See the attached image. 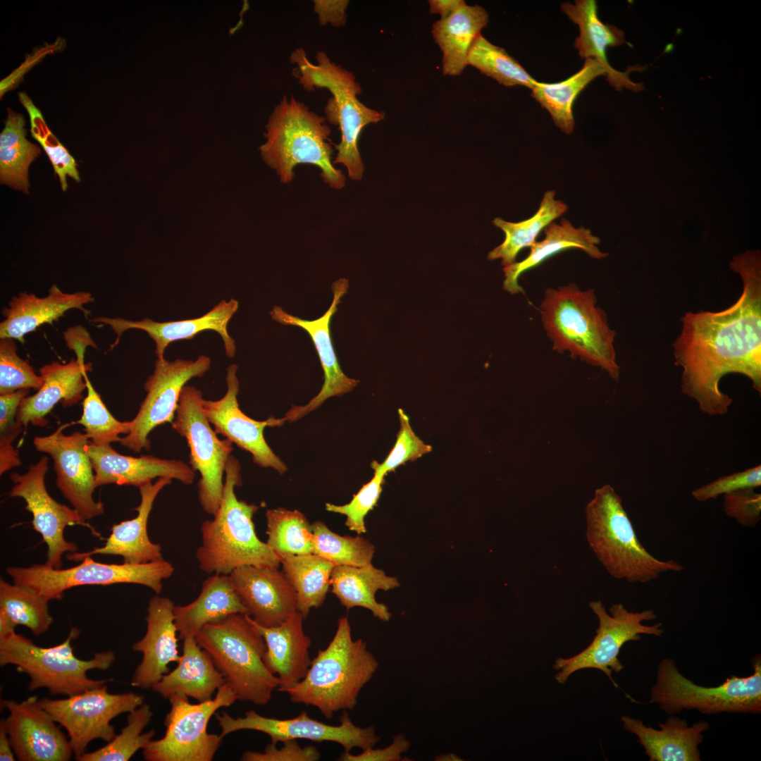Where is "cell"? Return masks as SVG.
<instances>
[{"label":"cell","mask_w":761,"mask_h":761,"mask_svg":"<svg viewBox=\"0 0 761 761\" xmlns=\"http://www.w3.org/2000/svg\"><path fill=\"white\" fill-rule=\"evenodd\" d=\"M94 301L89 292L67 293L56 285L49 290V294L39 297L32 293L19 292L11 298L2 314L5 317L0 323V339L12 338L24 342V337L44 323L52 324L68 310L78 309L85 316L89 311L85 305Z\"/></svg>","instance_id":"30"},{"label":"cell","mask_w":761,"mask_h":761,"mask_svg":"<svg viewBox=\"0 0 761 761\" xmlns=\"http://www.w3.org/2000/svg\"><path fill=\"white\" fill-rule=\"evenodd\" d=\"M175 623L179 638L195 637L206 624L230 614H247L227 574H214L202 583L198 597L185 605H175Z\"/></svg>","instance_id":"36"},{"label":"cell","mask_w":761,"mask_h":761,"mask_svg":"<svg viewBox=\"0 0 761 761\" xmlns=\"http://www.w3.org/2000/svg\"><path fill=\"white\" fill-rule=\"evenodd\" d=\"M15 755L20 761H68L73 751L66 736L36 695L16 702L1 700Z\"/></svg>","instance_id":"21"},{"label":"cell","mask_w":761,"mask_h":761,"mask_svg":"<svg viewBox=\"0 0 761 761\" xmlns=\"http://www.w3.org/2000/svg\"><path fill=\"white\" fill-rule=\"evenodd\" d=\"M283 746L268 743L263 752L246 751L242 761H317L321 758L318 750L313 745L301 746L297 740L283 742Z\"/></svg>","instance_id":"54"},{"label":"cell","mask_w":761,"mask_h":761,"mask_svg":"<svg viewBox=\"0 0 761 761\" xmlns=\"http://www.w3.org/2000/svg\"><path fill=\"white\" fill-rule=\"evenodd\" d=\"M48 469V458L44 456L37 464L30 465L26 473L12 474L13 485L8 495L25 500L26 509L32 515V526L47 546L45 564L61 569L63 555L75 552L78 549L75 543L65 539L66 527L77 524L90 527L74 508L58 502L49 494L45 485Z\"/></svg>","instance_id":"18"},{"label":"cell","mask_w":761,"mask_h":761,"mask_svg":"<svg viewBox=\"0 0 761 761\" xmlns=\"http://www.w3.org/2000/svg\"><path fill=\"white\" fill-rule=\"evenodd\" d=\"M80 633L78 628L72 627L63 643L44 648L13 632L0 639V665H15L18 672L27 674L29 691L45 688L52 695L71 696L113 681L87 676L89 670L109 669L116 656L112 650H106L95 653L89 660L78 658L72 641Z\"/></svg>","instance_id":"9"},{"label":"cell","mask_w":761,"mask_h":761,"mask_svg":"<svg viewBox=\"0 0 761 761\" xmlns=\"http://www.w3.org/2000/svg\"><path fill=\"white\" fill-rule=\"evenodd\" d=\"M87 394L82 402V414L78 423L85 427V434L97 445L119 442V435H128L130 421L117 420L108 410L91 383L87 372L84 374Z\"/></svg>","instance_id":"48"},{"label":"cell","mask_w":761,"mask_h":761,"mask_svg":"<svg viewBox=\"0 0 761 761\" xmlns=\"http://www.w3.org/2000/svg\"><path fill=\"white\" fill-rule=\"evenodd\" d=\"M152 717L150 705L144 703L128 712L125 726L106 745L93 752L85 753L75 759L78 761H128L153 740L154 729L142 733Z\"/></svg>","instance_id":"44"},{"label":"cell","mask_w":761,"mask_h":761,"mask_svg":"<svg viewBox=\"0 0 761 761\" xmlns=\"http://www.w3.org/2000/svg\"><path fill=\"white\" fill-rule=\"evenodd\" d=\"M435 760H443V761H445H445L462 760V759L460 757H459L457 755H454V753L442 754L440 755H438L437 757H435Z\"/></svg>","instance_id":"61"},{"label":"cell","mask_w":761,"mask_h":761,"mask_svg":"<svg viewBox=\"0 0 761 761\" xmlns=\"http://www.w3.org/2000/svg\"><path fill=\"white\" fill-rule=\"evenodd\" d=\"M398 414L400 430L392 449L382 463L373 462L371 464L374 471L384 476L395 471L399 466L409 461H415L432 450L431 446L424 443L414 432L404 411L399 409Z\"/></svg>","instance_id":"50"},{"label":"cell","mask_w":761,"mask_h":761,"mask_svg":"<svg viewBox=\"0 0 761 761\" xmlns=\"http://www.w3.org/2000/svg\"><path fill=\"white\" fill-rule=\"evenodd\" d=\"M18 99L28 113L32 136L41 144L47 154L55 174L59 178L61 188L66 191L68 187V176L78 182L80 180L76 161L49 129L41 111L30 97L25 92H19Z\"/></svg>","instance_id":"47"},{"label":"cell","mask_w":761,"mask_h":761,"mask_svg":"<svg viewBox=\"0 0 761 761\" xmlns=\"http://www.w3.org/2000/svg\"><path fill=\"white\" fill-rule=\"evenodd\" d=\"M607 77L617 87H633L626 73L610 70L600 61L586 58L582 68L564 81L545 83L536 81L531 96L550 114L555 124L565 134L572 133L574 128L573 105L581 92L595 78Z\"/></svg>","instance_id":"33"},{"label":"cell","mask_w":761,"mask_h":761,"mask_svg":"<svg viewBox=\"0 0 761 761\" xmlns=\"http://www.w3.org/2000/svg\"><path fill=\"white\" fill-rule=\"evenodd\" d=\"M182 694L171 695L166 714L164 736L151 740L142 749L147 761H211L223 737L207 731L209 722L221 707L231 706L237 699L225 683L209 700L192 704Z\"/></svg>","instance_id":"12"},{"label":"cell","mask_w":761,"mask_h":761,"mask_svg":"<svg viewBox=\"0 0 761 761\" xmlns=\"http://www.w3.org/2000/svg\"><path fill=\"white\" fill-rule=\"evenodd\" d=\"M237 699L268 703L279 685L266 667V643L247 614H233L205 625L195 636Z\"/></svg>","instance_id":"8"},{"label":"cell","mask_w":761,"mask_h":761,"mask_svg":"<svg viewBox=\"0 0 761 761\" xmlns=\"http://www.w3.org/2000/svg\"><path fill=\"white\" fill-rule=\"evenodd\" d=\"M589 607L598 619L596 634L591 643L576 655L556 660L553 667L561 671L555 675V680L563 684L574 672L592 668L603 672L617 688L612 672L619 673L624 669L618 658L622 646L629 641L640 640L642 634L660 637L664 629L660 623L643 624L656 619L652 610L630 612L623 604L617 603L610 608V614L600 600L590 602Z\"/></svg>","instance_id":"14"},{"label":"cell","mask_w":761,"mask_h":761,"mask_svg":"<svg viewBox=\"0 0 761 761\" xmlns=\"http://www.w3.org/2000/svg\"><path fill=\"white\" fill-rule=\"evenodd\" d=\"M238 307V302L231 298L228 301L221 300L209 311L194 318L156 322L148 318L131 321L101 316L94 318L92 321L109 326L117 335L116 341L111 346V349L118 343L125 330L139 329L145 331L155 342L157 358L164 357L166 349L173 342L191 340L203 331L214 330L223 340L226 356L232 358L235 354L236 346L235 340L228 333V325Z\"/></svg>","instance_id":"24"},{"label":"cell","mask_w":761,"mask_h":761,"mask_svg":"<svg viewBox=\"0 0 761 761\" xmlns=\"http://www.w3.org/2000/svg\"><path fill=\"white\" fill-rule=\"evenodd\" d=\"M730 268L743 281L731 307L716 312H686L673 343L674 364L682 368L681 388L710 416L724 415L733 400L719 387L728 373L748 378L761 392V254L734 256Z\"/></svg>","instance_id":"1"},{"label":"cell","mask_w":761,"mask_h":761,"mask_svg":"<svg viewBox=\"0 0 761 761\" xmlns=\"http://www.w3.org/2000/svg\"><path fill=\"white\" fill-rule=\"evenodd\" d=\"M182 640V652L178 665L151 689L166 699L175 694H182L197 702L211 700L225 681L195 637Z\"/></svg>","instance_id":"32"},{"label":"cell","mask_w":761,"mask_h":761,"mask_svg":"<svg viewBox=\"0 0 761 761\" xmlns=\"http://www.w3.org/2000/svg\"><path fill=\"white\" fill-rule=\"evenodd\" d=\"M555 197L554 190L546 191L538 210L526 220L512 223L495 218L493 223L503 230L505 239L500 245L488 253V259H501L504 267L516 262L519 252L523 248L533 245L540 232L567 211V205Z\"/></svg>","instance_id":"41"},{"label":"cell","mask_w":761,"mask_h":761,"mask_svg":"<svg viewBox=\"0 0 761 761\" xmlns=\"http://www.w3.org/2000/svg\"><path fill=\"white\" fill-rule=\"evenodd\" d=\"M11 741L8 734L6 719L0 721V760H15L14 752H13Z\"/></svg>","instance_id":"60"},{"label":"cell","mask_w":761,"mask_h":761,"mask_svg":"<svg viewBox=\"0 0 761 761\" xmlns=\"http://www.w3.org/2000/svg\"><path fill=\"white\" fill-rule=\"evenodd\" d=\"M202 391L185 385L180 394L172 428L186 439L190 448L189 464L199 472L198 495L203 510L214 516L220 506L225 467L233 450V443L221 440L206 418Z\"/></svg>","instance_id":"13"},{"label":"cell","mask_w":761,"mask_h":761,"mask_svg":"<svg viewBox=\"0 0 761 761\" xmlns=\"http://www.w3.org/2000/svg\"><path fill=\"white\" fill-rule=\"evenodd\" d=\"M560 7L570 20L579 27V36L574 42L579 56L586 59H595L609 70H614L607 61L606 51L608 47H617L625 42L623 31L600 20L594 0H577L574 4L564 2Z\"/></svg>","instance_id":"39"},{"label":"cell","mask_w":761,"mask_h":761,"mask_svg":"<svg viewBox=\"0 0 761 761\" xmlns=\"http://www.w3.org/2000/svg\"><path fill=\"white\" fill-rule=\"evenodd\" d=\"M314 11L318 16L321 25L328 24L339 27L345 26L347 19L346 10L348 0H314Z\"/></svg>","instance_id":"56"},{"label":"cell","mask_w":761,"mask_h":761,"mask_svg":"<svg viewBox=\"0 0 761 761\" xmlns=\"http://www.w3.org/2000/svg\"><path fill=\"white\" fill-rule=\"evenodd\" d=\"M171 483V478H159L154 483L149 481L140 485L141 501L134 509L137 512V516L114 524L104 546L85 552L70 553L67 559L81 561L87 556L109 555L120 556L123 562L128 564H142L163 559L161 545L149 539L147 522L158 494Z\"/></svg>","instance_id":"28"},{"label":"cell","mask_w":761,"mask_h":761,"mask_svg":"<svg viewBox=\"0 0 761 761\" xmlns=\"http://www.w3.org/2000/svg\"><path fill=\"white\" fill-rule=\"evenodd\" d=\"M379 663L361 638L354 640L347 617L338 621L335 633L311 660L309 669L287 691L291 701L316 707L328 719L340 710H351Z\"/></svg>","instance_id":"2"},{"label":"cell","mask_w":761,"mask_h":761,"mask_svg":"<svg viewBox=\"0 0 761 761\" xmlns=\"http://www.w3.org/2000/svg\"><path fill=\"white\" fill-rule=\"evenodd\" d=\"M488 21V13L483 7L465 2L448 16L433 23L431 33L443 53L444 75L462 74L468 66V56L474 42Z\"/></svg>","instance_id":"35"},{"label":"cell","mask_w":761,"mask_h":761,"mask_svg":"<svg viewBox=\"0 0 761 761\" xmlns=\"http://www.w3.org/2000/svg\"><path fill=\"white\" fill-rule=\"evenodd\" d=\"M411 746L410 741L403 734L393 736L392 743L384 748H370L363 750L359 755L343 752L338 759L340 761H400L402 754Z\"/></svg>","instance_id":"55"},{"label":"cell","mask_w":761,"mask_h":761,"mask_svg":"<svg viewBox=\"0 0 761 761\" xmlns=\"http://www.w3.org/2000/svg\"><path fill=\"white\" fill-rule=\"evenodd\" d=\"M385 476L374 471L373 478L364 484L352 500L343 505L326 504L328 512L338 513L346 516L345 525L358 535L366 532L365 516L376 505L382 492V485Z\"/></svg>","instance_id":"51"},{"label":"cell","mask_w":761,"mask_h":761,"mask_svg":"<svg viewBox=\"0 0 761 761\" xmlns=\"http://www.w3.org/2000/svg\"><path fill=\"white\" fill-rule=\"evenodd\" d=\"M283 571L295 590L297 610L306 618L321 607L330 586L334 565L314 553L280 559Z\"/></svg>","instance_id":"42"},{"label":"cell","mask_w":761,"mask_h":761,"mask_svg":"<svg viewBox=\"0 0 761 761\" xmlns=\"http://www.w3.org/2000/svg\"><path fill=\"white\" fill-rule=\"evenodd\" d=\"M621 720L624 728L638 737L650 761L701 760L698 746L710 728L707 722L700 720L688 726L686 719L670 714L664 723H659L660 729H655L627 715Z\"/></svg>","instance_id":"31"},{"label":"cell","mask_w":761,"mask_h":761,"mask_svg":"<svg viewBox=\"0 0 761 761\" xmlns=\"http://www.w3.org/2000/svg\"><path fill=\"white\" fill-rule=\"evenodd\" d=\"M229 576L247 615L259 625L278 626L297 611L295 590L278 567L246 565Z\"/></svg>","instance_id":"23"},{"label":"cell","mask_w":761,"mask_h":761,"mask_svg":"<svg viewBox=\"0 0 761 761\" xmlns=\"http://www.w3.org/2000/svg\"><path fill=\"white\" fill-rule=\"evenodd\" d=\"M24 116L7 109L5 126L0 134V180L2 184L28 193V168L40 148L27 137Z\"/></svg>","instance_id":"38"},{"label":"cell","mask_w":761,"mask_h":761,"mask_svg":"<svg viewBox=\"0 0 761 761\" xmlns=\"http://www.w3.org/2000/svg\"><path fill=\"white\" fill-rule=\"evenodd\" d=\"M755 488H745L723 495V510L744 527L753 528L761 519V494Z\"/></svg>","instance_id":"53"},{"label":"cell","mask_w":761,"mask_h":761,"mask_svg":"<svg viewBox=\"0 0 761 761\" xmlns=\"http://www.w3.org/2000/svg\"><path fill=\"white\" fill-rule=\"evenodd\" d=\"M242 482L240 464L230 455L218 509L213 519L201 526L202 544L195 556L199 569L206 574L229 575L246 565H280V558L255 532L252 518L261 506L240 500L235 495V488Z\"/></svg>","instance_id":"3"},{"label":"cell","mask_w":761,"mask_h":761,"mask_svg":"<svg viewBox=\"0 0 761 761\" xmlns=\"http://www.w3.org/2000/svg\"><path fill=\"white\" fill-rule=\"evenodd\" d=\"M237 369L235 364L228 366L225 394L216 400L203 399L204 414L217 434L249 452L254 463L283 474L287 471V466L267 444L264 431L267 426H280L286 420L271 416L265 421H256L242 412L237 401L240 388Z\"/></svg>","instance_id":"20"},{"label":"cell","mask_w":761,"mask_h":761,"mask_svg":"<svg viewBox=\"0 0 761 761\" xmlns=\"http://www.w3.org/2000/svg\"><path fill=\"white\" fill-rule=\"evenodd\" d=\"M760 485L761 466L757 465L742 471L719 477L695 488L691 494L696 500L705 502L738 490L756 488Z\"/></svg>","instance_id":"52"},{"label":"cell","mask_w":761,"mask_h":761,"mask_svg":"<svg viewBox=\"0 0 761 761\" xmlns=\"http://www.w3.org/2000/svg\"><path fill=\"white\" fill-rule=\"evenodd\" d=\"M596 303L593 289L581 290L574 283L547 288L540 306L541 321L553 350L569 352L618 380L616 331Z\"/></svg>","instance_id":"4"},{"label":"cell","mask_w":761,"mask_h":761,"mask_svg":"<svg viewBox=\"0 0 761 761\" xmlns=\"http://www.w3.org/2000/svg\"><path fill=\"white\" fill-rule=\"evenodd\" d=\"M216 718L221 729L220 735L223 738L237 731L254 730L267 734L275 744L297 739L330 741L340 744L344 752H350L354 748L362 750L373 748L380 740L373 726L362 728L355 725L347 710H343L338 725L318 721L305 711L296 717L284 719L264 717L253 710L246 712L244 717L235 718L223 712L216 714Z\"/></svg>","instance_id":"17"},{"label":"cell","mask_w":761,"mask_h":761,"mask_svg":"<svg viewBox=\"0 0 761 761\" xmlns=\"http://www.w3.org/2000/svg\"><path fill=\"white\" fill-rule=\"evenodd\" d=\"M173 602L158 594L149 601L145 620L144 636L135 642L132 649L142 655L136 667L130 685L147 690L170 672L169 664L180 658L178 650V633L175 623Z\"/></svg>","instance_id":"25"},{"label":"cell","mask_w":761,"mask_h":761,"mask_svg":"<svg viewBox=\"0 0 761 761\" xmlns=\"http://www.w3.org/2000/svg\"><path fill=\"white\" fill-rule=\"evenodd\" d=\"M77 334H80V333H77ZM82 334H84V333H82ZM74 335H75V334H74ZM73 335H71V336H73ZM71 336H70V337H71ZM88 337H89V336H88ZM69 338H68V339H69ZM66 342H67V341H66Z\"/></svg>","instance_id":"62"},{"label":"cell","mask_w":761,"mask_h":761,"mask_svg":"<svg viewBox=\"0 0 761 761\" xmlns=\"http://www.w3.org/2000/svg\"><path fill=\"white\" fill-rule=\"evenodd\" d=\"M23 424L18 422L8 431L0 433V474L22 464L18 451L12 445L14 439L23 430Z\"/></svg>","instance_id":"57"},{"label":"cell","mask_w":761,"mask_h":761,"mask_svg":"<svg viewBox=\"0 0 761 761\" xmlns=\"http://www.w3.org/2000/svg\"><path fill=\"white\" fill-rule=\"evenodd\" d=\"M313 553L334 566L362 567L371 563L375 547L360 536H340L332 531L323 522L311 524Z\"/></svg>","instance_id":"46"},{"label":"cell","mask_w":761,"mask_h":761,"mask_svg":"<svg viewBox=\"0 0 761 761\" xmlns=\"http://www.w3.org/2000/svg\"><path fill=\"white\" fill-rule=\"evenodd\" d=\"M211 365V359L203 354L194 361L177 359L171 361L164 357L157 358L153 373L144 385L147 395L137 415L130 421V433L120 438V444L135 452L149 450L150 433L157 426L173 421L183 388L191 379L202 377Z\"/></svg>","instance_id":"16"},{"label":"cell","mask_w":761,"mask_h":761,"mask_svg":"<svg viewBox=\"0 0 761 761\" xmlns=\"http://www.w3.org/2000/svg\"><path fill=\"white\" fill-rule=\"evenodd\" d=\"M544 233L545 238L530 247V252L524 260L503 267L504 290L511 294L523 292L518 283L520 276L566 249H579L596 259H602L608 255L598 248L600 240L593 235L590 229L583 226L575 228L564 218L561 219L560 223L552 222L549 224L544 228Z\"/></svg>","instance_id":"34"},{"label":"cell","mask_w":761,"mask_h":761,"mask_svg":"<svg viewBox=\"0 0 761 761\" xmlns=\"http://www.w3.org/2000/svg\"><path fill=\"white\" fill-rule=\"evenodd\" d=\"M586 538L606 571L617 579L648 583L661 574L683 569L679 562L660 560L638 540L621 497L609 484L595 491L585 509Z\"/></svg>","instance_id":"6"},{"label":"cell","mask_w":761,"mask_h":761,"mask_svg":"<svg viewBox=\"0 0 761 761\" xmlns=\"http://www.w3.org/2000/svg\"><path fill=\"white\" fill-rule=\"evenodd\" d=\"M267 544L280 559L313 553L311 524L298 510L278 507L266 512Z\"/></svg>","instance_id":"43"},{"label":"cell","mask_w":761,"mask_h":761,"mask_svg":"<svg viewBox=\"0 0 761 761\" xmlns=\"http://www.w3.org/2000/svg\"><path fill=\"white\" fill-rule=\"evenodd\" d=\"M6 571L14 583L50 601L61 600L70 588L87 585L134 583L147 586L159 595L163 590V581L173 575L174 567L164 559L142 564H106L87 556L78 565L67 569H54L44 564L8 567Z\"/></svg>","instance_id":"11"},{"label":"cell","mask_w":761,"mask_h":761,"mask_svg":"<svg viewBox=\"0 0 761 761\" xmlns=\"http://www.w3.org/2000/svg\"><path fill=\"white\" fill-rule=\"evenodd\" d=\"M348 280L340 278L333 283V299L328 310L319 318L309 321L290 315L280 307L276 306L271 316L276 321L288 326L302 328L311 337L317 351L324 372V382L320 392L304 406H293L286 413V421L299 419L317 409L327 399L343 395L353 390L359 381L347 377L341 370L334 350L330 332V322L338 309L341 298L347 292Z\"/></svg>","instance_id":"22"},{"label":"cell","mask_w":761,"mask_h":761,"mask_svg":"<svg viewBox=\"0 0 761 761\" xmlns=\"http://www.w3.org/2000/svg\"><path fill=\"white\" fill-rule=\"evenodd\" d=\"M87 344L80 342L71 347L76 354V359H72L66 364L52 361L42 366L39 371L43 380L37 392L24 397L18 409L16 420L26 426L30 423L43 427L47 425L45 417L58 403L64 407H71L82 398L86 389L85 373L90 370V365L84 362V353Z\"/></svg>","instance_id":"26"},{"label":"cell","mask_w":761,"mask_h":761,"mask_svg":"<svg viewBox=\"0 0 761 761\" xmlns=\"http://www.w3.org/2000/svg\"><path fill=\"white\" fill-rule=\"evenodd\" d=\"M58 427L47 436H36L33 444L39 452L47 453L54 461L56 485L64 497L85 521L101 515L104 505L93 497L94 471L87 452L88 437L85 433H63Z\"/></svg>","instance_id":"19"},{"label":"cell","mask_w":761,"mask_h":761,"mask_svg":"<svg viewBox=\"0 0 761 761\" xmlns=\"http://www.w3.org/2000/svg\"><path fill=\"white\" fill-rule=\"evenodd\" d=\"M49 601L33 590L0 581V639L15 632L18 625L28 628L35 636L47 632L53 623Z\"/></svg>","instance_id":"40"},{"label":"cell","mask_w":761,"mask_h":761,"mask_svg":"<svg viewBox=\"0 0 761 761\" xmlns=\"http://www.w3.org/2000/svg\"><path fill=\"white\" fill-rule=\"evenodd\" d=\"M144 696L132 692L111 693L108 685L63 699H39L41 705L66 730L75 758L86 753L90 742H109L116 736L113 719L144 703Z\"/></svg>","instance_id":"15"},{"label":"cell","mask_w":761,"mask_h":761,"mask_svg":"<svg viewBox=\"0 0 761 761\" xmlns=\"http://www.w3.org/2000/svg\"><path fill=\"white\" fill-rule=\"evenodd\" d=\"M400 586L397 579L386 575L372 564L362 567L335 566L330 577L331 591L347 610L361 607L370 610L382 621H388L392 614L387 606L378 602V590H389Z\"/></svg>","instance_id":"37"},{"label":"cell","mask_w":761,"mask_h":761,"mask_svg":"<svg viewBox=\"0 0 761 761\" xmlns=\"http://www.w3.org/2000/svg\"><path fill=\"white\" fill-rule=\"evenodd\" d=\"M753 673L748 676L732 675L712 687L695 684L677 669L674 660L664 658L658 664L656 682L651 688L650 702L669 714L695 710L705 714L761 712V657L751 660Z\"/></svg>","instance_id":"10"},{"label":"cell","mask_w":761,"mask_h":761,"mask_svg":"<svg viewBox=\"0 0 761 761\" xmlns=\"http://www.w3.org/2000/svg\"><path fill=\"white\" fill-rule=\"evenodd\" d=\"M14 339H0V395L21 389L39 390L43 380L28 361L18 357Z\"/></svg>","instance_id":"49"},{"label":"cell","mask_w":761,"mask_h":761,"mask_svg":"<svg viewBox=\"0 0 761 761\" xmlns=\"http://www.w3.org/2000/svg\"><path fill=\"white\" fill-rule=\"evenodd\" d=\"M28 392L29 389H21L0 395V433L5 432L16 425L18 407Z\"/></svg>","instance_id":"58"},{"label":"cell","mask_w":761,"mask_h":761,"mask_svg":"<svg viewBox=\"0 0 761 761\" xmlns=\"http://www.w3.org/2000/svg\"><path fill=\"white\" fill-rule=\"evenodd\" d=\"M304 619L297 611L283 623L266 627L250 617L265 641L264 661L268 669L278 678V690L281 692L286 693L300 682L311 664L309 650L311 641L304 633Z\"/></svg>","instance_id":"29"},{"label":"cell","mask_w":761,"mask_h":761,"mask_svg":"<svg viewBox=\"0 0 761 761\" xmlns=\"http://www.w3.org/2000/svg\"><path fill=\"white\" fill-rule=\"evenodd\" d=\"M464 3V0H429V13L438 14L440 18H445Z\"/></svg>","instance_id":"59"},{"label":"cell","mask_w":761,"mask_h":761,"mask_svg":"<svg viewBox=\"0 0 761 761\" xmlns=\"http://www.w3.org/2000/svg\"><path fill=\"white\" fill-rule=\"evenodd\" d=\"M326 120L292 95L284 96L275 106L266 125V141L259 151L281 182L290 183L295 167L308 163L321 170L323 182L330 187L341 190L345 186V175L332 161L334 149Z\"/></svg>","instance_id":"5"},{"label":"cell","mask_w":761,"mask_h":761,"mask_svg":"<svg viewBox=\"0 0 761 761\" xmlns=\"http://www.w3.org/2000/svg\"><path fill=\"white\" fill-rule=\"evenodd\" d=\"M468 65L506 87L521 85L531 89L536 82L514 58L481 33L470 49Z\"/></svg>","instance_id":"45"},{"label":"cell","mask_w":761,"mask_h":761,"mask_svg":"<svg viewBox=\"0 0 761 761\" xmlns=\"http://www.w3.org/2000/svg\"><path fill=\"white\" fill-rule=\"evenodd\" d=\"M87 452L94 471L96 487L116 484L140 485L154 478L175 479L185 485L194 482L195 471L187 463L152 455L138 457L118 453L110 445L88 443Z\"/></svg>","instance_id":"27"},{"label":"cell","mask_w":761,"mask_h":761,"mask_svg":"<svg viewBox=\"0 0 761 761\" xmlns=\"http://www.w3.org/2000/svg\"><path fill=\"white\" fill-rule=\"evenodd\" d=\"M316 59L313 63L302 48L295 49L290 55V62L295 65L293 74L304 89L326 88L331 93L325 108L326 118L338 125L341 133L340 143L335 145L338 153L333 164L343 165L349 179L359 181L364 171L358 149L360 134L367 125L383 120L385 113L358 99L361 87L352 72L332 61L323 51L316 52Z\"/></svg>","instance_id":"7"}]
</instances>
